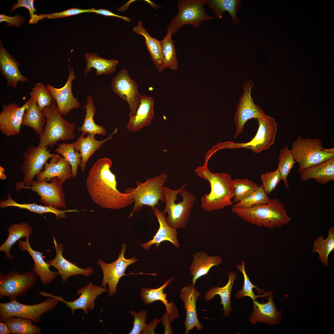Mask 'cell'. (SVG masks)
I'll return each mask as SVG.
<instances>
[{"mask_svg": "<svg viewBox=\"0 0 334 334\" xmlns=\"http://www.w3.org/2000/svg\"><path fill=\"white\" fill-rule=\"evenodd\" d=\"M199 295V292L193 285L185 287L181 291L179 297L184 302L186 312L184 323L186 329L185 334H188L189 332L195 327L199 331L203 329V326L199 322L196 313V302Z\"/></svg>", "mask_w": 334, "mask_h": 334, "instance_id": "cell-23", "label": "cell"}, {"mask_svg": "<svg viewBox=\"0 0 334 334\" xmlns=\"http://www.w3.org/2000/svg\"><path fill=\"white\" fill-rule=\"evenodd\" d=\"M186 186L184 184L176 190L167 186L162 187L166 203L162 211L168 213L165 219L168 225L176 229L187 226L191 209L196 199L195 195L184 189Z\"/></svg>", "mask_w": 334, "mask_h": 334, "instance_id": "cell-4", "label": "cell"}, {"mask_svg": "<svg viewBox=\"0 0 334 334\" xmlns=\"http://www.w3.org/2000/svg\"><path fill=\"white\" fill-rule=\"evenodd\" d=\"M194 171L210 184V193L205 194L201 199L202 207L205 211L211 212L233 205L231 200L234 196V191L233 180L229 174L212 173L207 165L204 164L197 167Z\"/></svg>", "mask_w": 334, "mask_h": 334, "instance_id": "cell-2", "label": "cell"}, {"mask_svg": "<svg viewBox=\"0 0 334 334\" xmlns=\"http://www.w3.org/2000/svg\"><path fill=\"white\" fill-rule=\"evenodd\" d=\"M233 213L244 221L258 226L272 229L281 227L290 221L282 203L276 198L268 203L259 204L250 208H240L232 207Z\"/></svg>", "mask_w": 334, "mask_h": 334, "instance_id": "cell-3", "label": "cell"}, {"mask_svg": "<svg viewBox=\"0 0 334 334\" xmlns=\"http://www.w3.org/2000/svg\"><path fill=\"white\" fill-rule=\"evenodd\" d=\"M278 159V168L281 179L286 188L289 189V186L287 178L296 162L292 151L288 148L287 146H285L283 149H280Z\"/></svg>", "mask_w": 334, "mask_h": 334, "instance_id": "cell-44", "label": "cell"}, {"mask_svg": "<svg viewBox=\"0 0 334 334\" xmlns=\"http://www.w3.org/2000/svg\"><path fill=\"white\" fill-rule=\"evenodd\" d=\"M9 207H13L21 209H27L29 211L39 214L50 213L54 214L56 217L60 218H66V212H78L76 209L59 210L51 206L38 204L35 203H20L16 202L11 198L10 194H8L7 199L0 201V207L1 208Z\"/></svg>", "mask_w": 334, "mask_h": 334, "instance_id": "cell-34", "label": "cell"}, {"mask_svg": "<svg viewBox=\"0 0 334 334\" xmlns=\"http://www.w3.org/2000/svg\"><path fill=\"white\" fill-rule=\"evenodd\" d=\"M112 165L109 158L97 160L88 172L86 187L96 204L103 208L119 209L131 205L133 201L130 194L117 189L116 176L111 170Z\"/></svg>", "mask_w": 334, "mask_h": 334, "instance_id": "cell-1", "label": "cell"}, {"mask_svg": "<svg viewBox=\"0 0 334 334\" xmlns=\"http://www.w3.org/2000/svg\"><path fill=\"white\" fill-rule=\"evenodd\" d=\"M234 188V203H237L245 199L259 188V186L246 178H237L233 180Z\"/></svg>", "mask_w": 334, "mask_h": 334, "instance_id": "cell-46", "label": "cell"}, {"mask_svg": "<svg viewBox=\"0 0 334 334\" xmlns=\"http://www.w3.org/2000/svg\"><path fill=\"white\" fill-rule=\"evenodd\" d=\"M161 321L158 319H155L151 323L147 324L146 327L142 334H155L154 329L157 323Z\"/></svg>", "mask_w": 334, "mask_h": 334, "instance_id": "cell-55", "label": "cell"}, {"mask_svg": "<svg viewBox=\"0 0 334 334\" xmlns=\"http://www.w3.org/2000/svg\"><path fill=\"white\" fill-rule=\"evenodd\" d=\"M107 291L106 288L94 285L91 282L78 289L76 295H80L78 298L71 302L65 300L61 296H55L42 291L39 292L43 297H52L65 304L71 309L72 315L74 314L75 311L78 309H82L85 314H88L89 310L92 311L94 309L95 301L97 297Z\"/></svg>", "mask_w": 334, "mask_h": 334, "instance_id": "cell-15", "label": "cell"}, {"mask_svg": "<svg viewBox=\"0 0 334 334\" xmlns=\"http://www.w3.org/2000/svg\"><path fill=\"white\" fill-rule=\"evenodd\" d=\"M111 86L113 92L126 101L130 109L129 117L134 115L139 105L142 95L137 84L125 69L120 71L113 78Z\"/></svg>", "mask_w": 334, "mask_h": 334, "instance_id": "cell-14", "label": "cell"}, {"mask_svg": "<svg viewBox=\"0 0 334 334\" xmlns=\"http://www.w3.org/2000/svg\"><path fill=\"white\" fill-rule=\"evenodd\" d=\"M167 177L165 173H162L155 177L147 178L143 182L137 180L135 182L136 187L128 188L125 190V193L130 194L134 203L128 218L133 215L134 212L140 210L144 206L152 208L158 204L160 201L165 202L162 187Z\"/></svg>", "mask_w": 334, "mask_h": 334, "instance_id": "cell-6", "label": "cell"}, {"mask_svg": "<svg viewBox=\"0 0 334 334\" xmlns=\"http://www.w3.org/2000/svg\"><path fill=\"white\" fill-rule=\"evenodd\" d=\"M272 292H268V301L260 303L255 300L253 301V312L250 316V322L253 324L258 322L269 325L279 324L281 320L282 312L278 310L273 301Z\"/></svg>", "mask_w": 334, "mask_h": 334, "instance_id": "cell-21", "label": "cell"}, {"mask_svg": "<svg viewBox=\"0 0 334 334\" xmlns=\"http://www.w3.org/2000/svg\"><path fill=\"white\" fill-rule=\"evenodd\" d=\"M95 9L94 8L88 9L73 8L60 12L50 14H39V15L40 20L45 18L55 19L72 16L84 13H94Z\"/></svg>", "mask_w": 334, "mask_h": 334, "instance_id": "cell-50", "label": "cell"}, {"mask_svg": "<svg viewBox=\"0 0 334 334\" xmlns=\"http://www.w3.org/2000/svg\"><path fill=\"white\" fill-rule=\"evenodd\" d=\"M24 20V17L18 15L14 16L0 15V22H6L7 23L6 25L8 26L20 27L23 24Z\"/></svg>", "mask_w": 334, "mask_h": 334, "instance_id": "cell-53", "label": "cell"}, {"mask_svg": "<svg viewBox=\"0 0 334 334\" xmlns=\"http://www.w3.org/2000/svg\"><path fill=\"white\" fill-rule=\"evenodd\" d=\"M29 95L42 111L50 105L54 100L46 86L41 82L35 84L31 88Z\"/></svg>", "mask_w": 334, "mask_h": 334, "instance_id": "cell-48", "label": "cell"}, {"mask_svg": "<svg viewBox=\"0 0 334 334\" xmlns=\"http://www.w3.org/2000/svg\"><path fill=\"white\" fill-rule=\"evenodd\" d=\"M254 86L253 81L250 80L245 82L243 85V92L240 97L233 118L236 127L234 138L242 133L245 125L249 120L262 118L266 115L263 110L254 102L251 96L252 88Z\"/></svg>", "mask_w": 334, "mask_h": 334, "instance_id": "cell-12", "label": "cell"}, {"mask_svg": "<svg viewBox=\"0 0 334 334\" xmlns=\"http://www.w3.org/2000/svg\"><path fill=\"white\" fill-rule=\"evenodd\" d=\"M37 280V275L33 270L22 273L13 271L4 275L1 272L0 299L6 296L13 300L25 295L34 286Z\"/></svg>", "mask_w": 334, "mask_h": 334, "instance_id": "cell-11", "label": "cell"}, {"mask_svg": "<svg viewBox=\"0 0 334 334\" xmlns=\"http://www.w3.org/2000/svg\"><path fill=\"white\" fill-rule=\"evenodd\" d=\"M8 236L0 246V251L5 253L6 258L12 260L14 256L10 254V250L12 246L21 238H29L32 233L31 227L26 222L15 223L10 225L7 229Z\"/></svg>", "mask_w": 334, "mask_h": 334, "instance_id": "cell-33", "label": "cell"}, {"mask_svg": "<svg viewBox=\"0 0 334 334\" xmlns=\"http://www.w3.org/2000/svg\"><path fill=\"white\" fill-rule=\"evenodd\" d=\"M44 169L36 176L38 181H51L52 179L57 177L63 184L67 180L72 177L71 166L64 157L55 154L44 166Z\"/></svg>", "mask_w": 334, "mask_h": 334, "instance_id": "cell-22", "label": "cell"}, {"mask_svg": "<svg viewBox=\"0 0 334 334\" xmlns=\"http://www.w3.org/2000/svg\"><path fill=\"white\" fill-rule=\"evenodd\" d=\"M299 173L302 181L314 179L318 183L326 184L334 180V156Z\"/></svg>", "mask_w": 334, "mask_h": 334, "instance_id": "cell-30", "label": "cell"}, {"mask_svg": "<svg viewBox=\"0 0 334 334\" xmlns=\"http://www.w3.org/2000/svg\"><path fill=\"white\" fill-rule=\"evenodd\" d=\"M85 116L83 124L78 128L77 130L85 133L94 134L104 136L106 130L103 126L96 124L94 121V117L96 112V108L92 96L88 95L87 97L86 103L84 106Z\"/></svg>", "mask_w": 334, "mask_h": 334, "instance_id": "cell-37", "label": "cell"}, {"mask_svg": "<svg viewBox=\"0 0 334 334\" xmlns=\"http://www.w3.org/2000/svg\"><path fill=\"white\" fill-rule=\"evenodd\" d=\"M59 302L49 297L45 301L33 305L23 304L16 300L0 303V321L4 322L9 317L15 316L28 319L35 323H39L41 321V316L55 308Z\"/></svg>", "mask_w": 334, "mask_h": 334, "instance_id": "cell-9", "label": "cell"}, {"mask_svg": "<svg viewBox=\"0 0 334 334\" xmlns=\"http://www.w3.org/2000/svg\"><path fill=\"white\" fill-rule=\"evenodd\" d=\"M134 1V0H131L127 2L126 3L124 6L119 7L117 8L116 10L119 11H124L126 10L129 6V5L130 4L131 2Z\"/></svg>", "mask_w": 334, "mask_h": 334, "instance_id": "cell-57", "label": "cell"}, {"mask_svg": "<svg viewBox=\"0 0 334 334\" xmlns=\"http://www.w3.org/2000/svg\"><path fill=\"white\" fill-rule=\"evenodd\" d=\"M237 276L235 272H230L228 275V281L226 285L223 287L216 286L211 288L205 294V299L206 301L211 300L216 295H219L221 299L220 304L223 305L224 310V317L229 315L232 310L231 306V291Z\"/></svg>", "mask_w": 334, "mask_h": 334, "instance_id": "cell-35", "label": "cell"}, {"mask_svg": "<svg viewBox=\"0 0 334 334\" xmlns=\"http://www.w3.org/2000/svg\"><path fill=\"white\" fill-rule=\"evenodd\" d=\"M75 77L73 68L69 71L68 77L65 85L60 88H55L49 84L46 87L57 103L62 115H65L74 109H78L80 105L77 99L72 94V82Z\"/></svg>", "mask_w": 334, "mask_h": 334, "instance_id": "cell-19", "label": "cell"}, {"mask_svg": "<svg viewBox=\"0 0 334 334\" xmlns=\"http://www.w3.org/2000/svg\"><path fill=\"white\" fill-rule=\"evenodd\" d=\"M42 112L46 121L43 132L39 135L38 147L51 148L60 140H69L74 138L75 123L70 122L62 117L54 100Z\"/></svg>", "mask_w": 334, "mask_h": 334, "instance_id": "cell-5", "label": "cell"}, {"mask_svg": "<svg viewBox=\"0 0 334 334\" xmlns=\"http://www.w3.org/2000/svg\"><path fill=\"white\" fill-rule=\"evenodd\" d=\"M152 210L158 220L159 228L152 240L139 244L147 250H149L152 245L155 244L157 247L161 243L165 241H169L175 247H179V243L177 236L178 233L176 229L171 227L168 224L165 219V214L156 206L152 208Z\"/></svg>", "mask_w": 334, "mask_h": 334, "instance_id": "cell-25", "label": "cell"}, {"mask_svg": "<svg viewBox=\"0 0 334 334\" xmlns=\"http://www.w3.org/2000/svg\"><path fill=\"white\" fill-rule=\"evenodd\" d=\"M334 249V227L330 228L328 231L327 238L324 239L321 236H318L314 241L313 253L319 254L321 262L325 267L329 266L328 256Z\"/></svg>", "mask_w": 334, "mask_h": 334, "instance_id": "cell-39", "label": "cell"}, {"mask_svg": "<svg viewBox=\"0 0 334 334\" xmlns=\"http://www.w3.org/2000/svg\"><path fill=\"white\" fill-rule=\"evenodd\" d=\"M75 143V142L72 143L59 144L55 151L57 154L64 157L69 162L71 166L72 177L75 178L78 168L82 163V158L79 152L74 150Z\"/></svg>", "mask_w": 334, "mask_h": 334, "instance_id": "cell-43", "label": "cell"}, {"mask_svg": "<svg viewBox=\"0 0 334 334\" xmlns=\"http://www.w3.org/2000/svg\"><path fill=\"white\" fill-rule=\"evenodd\" d=\"M291 150L296 162L299 164V173L334 156V148H323L319 138L304 139L298 136L292 143Z\"/></svg>", "mask_w": 334, "mask_h": 334, "instance_id": "cell-7", "label": "cell"}, {"mask_svg": "<svg viewBox=\"0 0 334 334\" xmlns=\"http://www.w3.org/2000/svg\"><path fill=\"white\" fill-rule=\"evenodd\" d=\"M256 119L258 128L255 136L249 142L239 145V148L248 149L256 153L268 149L274 144L278 129L275 119L270 116L266 115Z\"/></svg>", "mask_w": 334, "mask_h": 334, "instance_id": "cell-17", "label": "cell"}, {"mask_svg": "<svg viewBox=\"0 0 334 334\" xmlns=\"http://www.w3.org/2000/svg\"><path fill=\"white\" fill-rule=\"evenodd\" d=\"M260 178L262 185L268 194H270L276 188L282 180L278 168L274 171H268L263 173L260 176Z\"/></svg>", "mask_w": 334, "mask_h": 334, "instance_id": "cell-49", "label": "cell"}, {"mask_svg": "<svg viewBox=\"0 0 334 334\" xmlns=\"http://www.w3.org/2000/svg\"><path fill=\"white\" fill-rule=\"evenodd\" d=\"M130 313L134 317L133 326L131 331L129 334H139L144 330L147 324L145 323L147 314L146 310H142L139 313L131 310Z\"/></svg>", "mask_w": 334, "mask_h": 334, "instance_id": "cell-51", "label": "cell"}, {"mask_svg": "<svg viewBox=\"0 0 334 334\" xmlns=\"http://www.w3.org/2000/svg\"><path fill=\"white\" fill-rule=\"evenodd\" d=\"M145 2L149 3V4L151 5L152 7L155 10H156L157 8H160L161 7L160 6L157 5L153 2H152L149 0H144Z\"/></svg>", "mask_w": 334, "mask_h": 334, "instance_id": "cell-59", "label": "cell"}, {"mask_svg": "<svg viewBox=\"0 0 334 334\" xmlns=\"http://www.w3.org/2000/svg\"><path fill=\"white\" fill-rule=\"evenodd\" d=\"M4 169L2 167L0 166V179L4 180L6 178V176L4 173Z\"/></svg>", "mask_w": 334, "mask_h": 334, "instance_id": "cell-58", "label": "cell"}, {"mask_svg": "<svg viewBox=\"0 0 334 334\" xmlns=\"http://www.w3.org/2000/svg\"><path fill=\"white\" fill-rule=\"evenodd\" d=\"M94 13L97 14L101 15L107 16L114 17L118 18L128 22H131L130 19L127 17L115 14L110 11L104 9H95Z\"/></svg>", "mask_w": 334, "mask_h": 334, "instance_id": "cell-54", "label": "cell"}, {"mask_svg": "<svg viewBox=\"0 0 334 334\" xmlns=\"http://www.w3.org/2000/svg\"><path fill=\"white\" fill-rule=\"evenodd\" d=\"M118 128H116L113 132L105 139L98 140L95 138V134H86L82 132L75 142L74 145L75 151L79 152L82 158V163L80 165L82 171L85 170L87 163L91 156L108 140L113 138V135L116 133Z\"/></svg>", "mask_w": 334, "mask_h": 334, "instance_id": "cell-27", "label": "cell"}, {"mask_svg": "<svg viewBox=\"0 0 334 334\" xmlns=\"http://www.w3.org/2000/svg\"><path fill=\"white\" fill-rule=\"evenodd\" d=\"M34 1L33 0H18L16 3L14 4L11 8L10 12L12 13L13 11L18 8L24 7L29 11L30 19L29 24H32L36 23L40 20L39 15L34 13L36 10L34 5Z\"/></svg>", "mask_w": 334, "mask_h": 334, "instance_id": "cell-52", "label": "cell"}, {"mask_svg": "<svg viewBox=\"0 0 334 334\" xmlns=\"http://www.w3.org/2000/svg\"><path fill=\"white\" fill-rule=\"evenodd\" d=\"M241 3V1L239 0H207L206 4L215 14L217 19H221L225 11L228 12L231 16L233 24L236 25L240 21L236 14Z\"/></svg>", "mask_w": 334, "mask_h": 334, "instance_id": "cell-38", "label": "cell"}, {"mask_svg": "<svg viewBox=\"0 0 334 334\" xmlns=\"http://www.w3.org/2000/svg\"><path fill=\"white\" fill-rule=\"evenodd\" d=\"M32 321L27 319L11 316L4 322L13 334H40L41 332V328L33 324Z\"/></svg>", "mask_w": 334, "mask_h": 334, "instance_id": "cell-41", "label": "cell"}, {"mask_svg": "<svg viewBox=\"0 0 334 334\" xmlns=\"http://www.w3.org/2000/svg\"><path fill=\"white\" fill-rule=\"evenodd\" d=\"M154 101L151 96L142 95L139 105L135 114L130 117L127 129L132 132L139 131L149 125L154 114Z\"/></svg>", "mask_w": 334, "mask_h": 334, "instance_id": "cell-28", "label": "cell"}, {"mask_svg": "<svg viewBox=\"0 0 334 334\" xmlns=\"http://www.w3.org/2000/svg\"><path fill=\"white\" fill-rule=\"evenodd\" d=\"M265 191L262 185L259 186L258 188L249 196L233 204L232 207L240 208H250L259 204H264L269 203L271 201Z\"/></svg>", "mask_w": 334, "mask_h": 334, "instance_id": "cell-47", "label": "cell"}, {"mask_svg": "<svg viewBox=\"0 0 334 334\" xmlns=\"http://www.w3.org/2000/svg\"><path fill=\"white\" fill-rule=\"evenodd\" d=\"M206 0H179L178 11L167 28V33H176L182 26L190 24L198 28L202 21L212 20L214 17L208 15L204 8Z\"/></svg>", "mask_w": 334, "mask_h": 334, "instance_id": "cell-8", "label": "cell"}, {"mask_svg": "<svg viewBox=\"0 0 334 334\" xmlns=\"http://www.w3.org/2000/svg\"><path fill=\"white\" fill-rule=\"evenodd\" d=\"M132 31L144 37L146 46L151 59L158 72H162L165 69L161 41L152 37L144 28L140 20L138 21L136 26L133 27Z\"/></svg>", "mask_w": 334, "mask_h": 334, "instance_id": "cell-31", "label": "cell"}, {"mask_svg": "<svg viewBox=\"0 0 334 334\" xmlns=\"http://www.w3.org/2000/svg\"><path fill=\"white\" fill-rule=\"evenodd\" d=\"M245 264V263L242 261L241 264H238L236 265L238 269L242 272L243 275L244 284L242 289L241 290L238 291L236 293V298L237 299H240L244 297L248 296L253 301L255 300L256 298H263L268 296V292L258 288L251 282L246 271Z\"/></svg>", "mask_w": 334, "mask_h": 334, "instance_id": "cell-42", "label": "cell"}, {"mask_svg": "<svg viewBox=\"0 0 334 334\" xmlns=\"http://www.w3.org/2000/svg\"><path fill=\"white\" fill-rule=\"evenodd\" d=\"M26 189L37 193L40 197V201L44 205L57 209L67 207L62 184L57 177L53 178L49 183L33 180Z\"/></svg>", "mask_w": 334, "mask_h": 334, "instance_id": "cell-16", "label": "cell"}, {"mask_svg": "<svg viewBox=\"0 0 334 334\" xmlns=\"http://www.w3.org/2000/svg\"><path fill=\"white\" fill-rule=\"evenodd\" d=\"M28 103L29 100L20 107L18 104L12 102L2 106L0 131L2 134L9 137L19 134L24 114Z\"/></svg>", "mask_w": 334, "mask_h": 334, "instance_id": "cell-18", "label": "cell"}, {"mask_svg": "<svg viewBox=\"0 0 334 334\" xmlns=\"http://www.w3.org/2000/svg\"><path fill=\"white\" fill-rule=\"evenodd\" d=\"M126 247V244L123 243L118 258L111 263H106L101 259H99L97 261L103 273V278L101 286L106 288L107 285H108V291L110 297L116 293L117 285L122 276L136 274L132 273L126 274L125 273L128 266L136 262L139 260L135 255L129 259L126 258L124 257V253Z\"/></svg>", "mask_w": 334, "mask_h": 334, "instance_id": "cell-13", "label": "cell"}, {"mask_svg": "<svg viewBox=\"0 0 334 334\" xmlns=\"http://www.w3.org/2000/svg\"><path fill=\"white\" fill-rule=\"evenodd\" d=\"M55 155L50 153L47 147L40 148L32 145L28 148L23 153L24 161L21 167L24 180L16 183V191L30 186L34 177L42 171L47 161Z\"/></svg>", "mask_w": 334, "mask_h": 334, "instance_id": "cell-10", "label": "cell"}, {"mask_svg": "<svg viewBox=\"0 0 334 334\" xmlns=\"http://www.w3.org/2000/svg\"><path fill=\"white\" fill-rule=\"evenodd\" d=\"M53 242L56 249V256L53 259L46 262L57 270L63 282L66 281L68 278L72 276L82 275L89 277L94 273L93 269L91 267L81 268L65 259L62 255L63 252L62 244L61 243H58L54 236Z\"/></svg>", "mask_w": 334, "mask_h": 334, "instance_id": "cell-20", "label": "cell"}, {"mask_svg": "<svg viewBox=\"0 0 334 334\" xmlns=\"http://www.w3.org/2000/svg\"><path fill=\"white\" fill-rule=\"evenodd\" d=\"M223 258L217 255H210L204 251L195 253L189 268L191 281L194 285L197 279L207 275L210 269L222 263Z\"/></svg>", "mask_w": 334, "mask_h": 334, "instance_id": "cell-29", "label": "cell"}, {"mask_svg": "<svg viewBox=\"0 0 334 334\" xmlns=\"http://www.w3.org/2000/svg\"><path fill=\"white\" fill-rule=\"evenodd\" d=\"M28 100L29 103L24 114L22 125L31 128L39 135L44 131L46 118L37 103L31 97Z\"/></svg>", "mask_w": 334, "mask_h": 334, "instance_id": "cell-36", "label": "cell"}, {"mask_svg": "<svg viewBox=\"0 0 334 334\" xmlns=\"http://www.w3.org/2000/svg\"><path fill=\"white\" fill-rule=\"evenodd\" d=\"M172 35L171 34L167 33L161 41L165 69L169 68L172 70H175L178 68V62L176 50L174 41L171 38Z\"/></svg>", "mask_w": 334, "mask_h": 334, "instance_id": "cell-45", "label": "cell"}, {"mask_svg": "<svg viewBox=\"0 0 334 334\" xmlns=\"http://www.w3.org/2000/svg\"><path fill=\"white\" fill-rule=\"evenodd\" d=\"M18 244L20 250L27 251L32 257L34 262L32 270L40 277L41 283L43 285L50 284L58 274V272L52 271L49 269L51 265L45 261L42 256L43 253L32 249L29 238H26L25 241L19 239L18 241Z\"/></svg>", "mask_w": 334, "mask_h": 334, "instance_id": "cell-26", "label": "cell"}, {"mask_svg": "<svg viewBox=\"0 0 334 334\" xmlns=\"http://www.w3.org/2000/svg\"><path fill=\"white\" fill-rule=\"evenodd\" d=\"M84 57L86 62V66L84 70L85 76L92 68L96 70L95 73L97 76L112 75L116 71V67L118 63L117 60L105 59L95 53H86Z\"/></svg>", "mask_w": 334, "mask_h": 334, "instance_id": "cell-32", "label": "cell"}, {"mask_svg": "<svg viewBox=\"0 0 334 334\" xmlns=\"http://www.w3.org/2000/svg\"><path fill=\"white\" fill-rule=\"evenodd\" d=\"M173 278V277L170 278L162 286L157 289L143 288L141 291L140 296L144 303L148 304L156 301H161L165 305L166 311H170L175 306V305L171 301L168 303L166 298L167 293H165L164 290Z\"/></svg>", "mask_w": 334, "mask_h": 334, "instance_id": "cell-40", "label": "cell"}, {"mask_svg": "<svg viewBox=\"0 0 334 334\" xmlns=\"http://www.w3.org/2000/svg\"><path fill=\"white\" fill-rule=\"evenodd\" d=\"M0 45V71L6 81V86L17 87L18 82L24 83L28 79L23 75L19 70V63L3 46Z\"/></svg>", "mask_w": 334, "mask_h": 334, "instance_id": "cell-24", "label": "cell"}, {"mask_svg": "<svg viewBox=\"0 0 334 334\" xmlns=\"http://www.w3.org/2000/svg\"><path fill=\"white\" fill-rule=\"evenodd\" d=\"M11 333L8 326L5 322H0V334H10Z\"/></svg>", "mask_w": 334, "mask_h": 334, "instance_id": "cell-56", "label": "cell"}]
</instances>
